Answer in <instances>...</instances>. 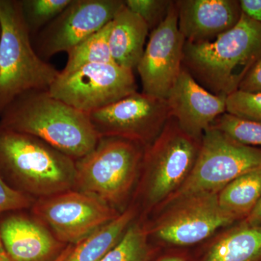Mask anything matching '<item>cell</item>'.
<instances>
[{"instance_id": "obj_18", "label": "cell", "mask_w": 261, "mask_h": 261, "mask_svg": "<svg viewBox=\"0 0 261 261\" xmlns=\"http://www.w3.org/2000/svg\"><path fill=\"white\" fill-rule=\"evenodd\" d=\"M204 261H261V226L233 225L211 245Z\"/></svg>"}, {"instance_id": "obj_12", "label": "cell", "mask_w": 261, "mask_h": 261, "mask_svg": "<svg viewBox=\"0 0 261 261\" xmlns=\"http://www.w3.org/2000/svg\"><path fill=\"white\" fill-rule=\"evenodd\" d=\"M218 194H196L171 203L152 229L156 238L171 245L187 246L203 241L220 228L238 224L220 205Z\"/></svg>"}, {"instance_id": "obj_32", "label": "cell", "mask_w": 261, "mask_h": 261, "mask_svg": "<svg viewBox=\"0 0 261 261\" xmlns=\"http://www.w3.org/2000/svg\"><path fill=\"white\" fill-rule=\"evenodd\" d=\"M0 261H13L5 250L1 238H0Z\"/></svg>"}, {"instance_id": "obj_31", "label": "cell", "mask_w": 261, "mask_h": 261, "mask_svg": "<svg viewBox=\"0 0 261 261\" xmlns=\"http://www.w3.org/2000/svg\"><path fill=\"white\" fill-rule=\"evenodd\" d=\"M73 245H67V246L65 247L64 250H63V252H62L56 259H54V260L51 261H64L65 258H66V257H68V255H69L72 249H73Z\"/></svg>"}, {"instance_id": "obj_5", "label": "cell", "mask_w": 261, "mask_h": 261, "mask_svg": "<svg viewBox=\"0 0 261 261\" xmlns=\"http://www.w3.org/2000/svg\"><path fill=\"white\" fill-rule=\"evenodd\" d=\"M145 146L118 138H99L93 150L75 161L74 190L94 196L121 212L142 169Z\"/></svg>"}, {"instance_id": "obj_34", "label": "cell", "mask_w": 261, "mask_h": 261, "mask_svg": "<svg viewBox=\"0 0 261 261\" xmlns=\"http://www.w3.org/2000/svg\"><path fill=\"white\" fill-rule=\"evenodd\" d=\"M0 34H1V27H0Z\"/></svg>"}, {"instance_id": "obj_22", "label": "cell", "mask_w": 261, "mask_h": 261, "mask_svg": "<svg viewBox=\"0 0 261 261\" xmlns=\"http://www.w3.org/2000/svg\"><path fill=\"white\" fill-rule=\"evenodd\" d=\"M73 0H20L24 21L30 35H37Z\"/></svg>"}, {"instance_id": "obj_10", "label": "cell", "mask_w": 261, "mask_h": 261, "mask_svg": "<svg viewBox=\"0 0 261 261\" xmlns=\"http://www.w3.org/2000/svg\"><path fill=\"white\" fill-rule=\"evenodd\" d=\"M89 117L99 138L118 137L145 147L171 118L166 99L138 92L89 113Z\"/></svg>"}, {"instance_id": "obj_28", "label": "cell", "mask_w": 261, "mask_h": 261, "mask_svg": "<svg viewBox=\"0 0 261 261\" xmlns=\"http://www.w3.org/2000/svg\"><path fill=\"white\" fill-rule=\"evenodd\" d=\"M238 90L249 93L261 92V59L254 65L253 68L247 73Z\"/></svg>"}, {"instance_id": "obj_13", "label": "cell", "mask_w": 261, "mask_h": 261, "mask_svg": "<svg viewBox=\"0 0 261 261\" xmlns=\"http://www.w3.org/2000/svg\"><path fill=\"white\" fill-rule=\"evenodd\" d=\"M185 39L178 25V9L173 1L167 16L151 32L137 69L142 92L166 99L183 67Z\"/></svg>"}, {"instance_id": "obj_20", "label": "cell", "mask_w": 261, "mask_h": 261, "mask_svg": "<svg viewBox=\"0 0 261 261\" xmlns=\"http://www.w3.org/2000/svg\"><path fill=\"white\" fill-rule=\"evenodd\" d=\"M218 197L221 207L238 222L246 219L261 197V166L233 179Z\"/></svg>"}, {"instance_id": "obj_19", "label": "cell", "mask_w": 261, "mask_h": 261, "mask_svg": "<svg viewBox=\"0 0 261 261\" xmlns=\"http://www.w3.org/2000/svg\"><path fill=\"white\" fill-rule=\"evenodd\" d=\"M134 207L125 209L109 223L97 228L73 249L64 261H101L119 243L135 219Z\"/></svg>"}, {"instance_id": "obj_14", "label": "cell", "mask_w": 261, "mask_h": 261, "mask_svg": "<svg viewBox=\"0 0 261 261\" xmlns=\"http://www.w3.org/2000/svg\"><path fill=\"white\" fill-rule=\"evenodd\" d=\"M166 101L171 118L197 140H201L204 132L226 113V97L211 93L184 66Z\"/></svg>"}, {"instance_id": "obj_21", "label": "cell", "mask_w": 261, "mask_h": 261, "mask_svg": "<svg viewBox=\"0 0 261 261\" xmlns=\"http://www.w3.org/2000/svg\"><path fill=\"white\" fill-rule=\"evenodd\" d=\"M111 29L112 21L68 51L66 65L61 73H70L85 65L114 63L109 47Z\"/></svg>"}, {"instance_id": "obj_8", "label": "cell", "mask_w": 261, "mask_h": 261, "mask_svg": "<svg viewBox=\"0 0 261 261\" xmlns=\"http://www.w3.org/2000/svg\"><path fill=\"white\" fill-rule=\"evenodd\" d=\"M134 70L116 63H93L60 73L48 89L50 95L87 114L137 92Z\"/></svg>"}, {"instance_id": "obj_16", "label": "cell", "mask_w": 261, "mask_h": 261, "mask_svg": "<svg viewBox=\"0 0 261 261\" xmlns=\"http://www.w3.org/2000/svg\"><path fill=\"white\" fill-rule=\"evenodd\" d=\"M0 238L13 261H51L65 249L45 225L21 215L2 221Z\"/></svg>"}, {"instance_id": "obj_30", "label": "cell", "mask_w": 261, "mask_h": 261, "mask_svg": "<svg viewBox=\"0 0 261 261\" xmlns=\"http://www.w3.org/2000/svg\"><path fill=\"white\" fill-rule=\"evenodd\" d=\"M242 221L250 226H261V197L252 212Z\"/></svg>"}, {"instance_id": "obj_3", "label": "cell", "mask_w": 261, "mask_h": 261, "mask_svg": "<svg viewBox=\"0 0 261 261\" xmlns=\"http://www.w3.org/2000/svg\"><path fill=\"white\" fill-rule=\"evenodd\" d=\"M0 169L31 197L74 190V160L40 139L1 127Z\"/></svg>"}, {"instance_id": "obj_2", "label": "cell", "mask_w": 261, "mask_h": 261, "mask_svg": "<svg viewBox=\"0 0 261 261\" xmlns=\"http://www.w3.org/2000/svg\"><path fill=\"white\" fill-rule=\"evenodd\" d=\"M261 59V23L243 14L239 23L212 42H185L183 66L197 83L227 97Z\"/></svg>"}, {"instance_id": "obj_26", "label": "cell", "mask_w": 261, "mask_h": 261, "mask_svg": "<svg viewBox=\"0 0 261 261\" xmlns=\"http://www.w3.org/2000/svg\"><path fill=\"white\" fill-rule=\"evenodd\" d=\"M128 9L139 15L152 32L167 16L172 0H124Z\"/></svg>"}, {"instance_id": "obj_9", "label": "cell", "mask_w": 261, "mask_h": 261, "mask_svg": "<svg viewBox=\"0 0 261 261\" xmlns=\"http://www.w3.org/2000/svg\"><path fill=\"white\" fill-rule=\"evenodd\" d=\"M32 207L36 218L67 245H76L121 214L94 196L76 190L38 199Z\"/></svg>"}, {"instance_id": "obj_27", "label": "cell", "mask_w": 261, "mask_h": 261, "mask_svg": "<svg viewBox=\"0 0 261 261\" xmlns=\"http://www.w3.org/2000/svg\"><path fill=\"white\" fill-rule=\"evenodd\" d=\"M34 199L5 183L0 169V214L7 211L23 210L34 205Z\"/></svg>"}, {"instance_id": "obj_11", "label": "cell", "mask_w": 261, "mask_h": 261, "mask_svg": "<svg viewBox=\"0 0 261 261\" xmlns=\"http://www.w3.org/2000/svg\"><path fill=\"white\" fill-rule=\"evenodd\" d=\"M124 5V0H73L36 35V53L44 61L68 53L112 21Z\"/></svg>"}, {"instance_id": "obj_7", "label": "cell", "mask_w": 261, "mask_h": 261, "mask_svg": "<svg viewBox=\"0 0 261 261\" xmlns=\"http://www.w3.org/2000/svg\"><path fill=\"white\" fill-rule=\"evenodd\" d=\"M261 166V148L243 145L211 126L201 139L200 150L189 177L166 203L200 193H219L240 175Z\"/></svg>"}, {"instance_id": "obj_25", "label": "cell", "mask_w": 261, "mask_h": 261, "mask_svg": "<svg viewBox=\"0 0 261 261\" xmlns=\"http://www.w3.org/2000/svg\"><path fill=\"white\" fill-rule=\"evenodd\" d=\"M226 106L228 114L261 124V92L237 91L226 97Z\"/></svg>"}, {"instance_id": "obj_33", "label": "cell", "mask_w": 261, "mask_h": 261, "mask_svg": "<svg viewBox=\"0 0 261 261\" xmlns=\"http://www.w3.org/2000/svg\"><path fill=\"white\" fill-rule=\"evenodd\" d=\"M160 261H186V260H185V259L181 258V257H180L172 256V257H165V258H163V259H162V260H161Z\"/></svg>"}, {"instance_id": "obj_23", "label": "cell", "mask_w": 261, "mask_h": 261, "mask_svg": "<svg viewBox=\"0 0 261 261\" xmlns=\"http://www.w3.org/2000/svg\"><path fill=\"white\" fill-rule=\"evenodd\" d=\"M147 238L143 226L132 223L119 243L101 261H147Z\"/></svg>"}, {"instance_id": "obj_15", "label": "cell", "mask_w": 261, "mask_h": 261, "mask_svg": "<svg viewBox=\"0 0 261 261\" xmlns=\"http://www.w3.org/2000/svg\"><path fill=\"white\" fill-rule=\"evenodd\" d=\"M178 25L185 42H212L243 15L240 0H176Z\"/></svg>"}, {"instance_id": "obj_24", "label": "cell", "mask_w": 261, "mask_h": 261, "mask_svg": "<svg viewBox=\"0 0 261 261\" xmlns=\"http://www.w3.org/2000/svg\"><path fill=\"white\" fill-rule=\"evenodd\" d=\"M224 132L233 140L261 148V124L245 121L225 113L219 116L212 126Z\"/></svg>"}, {"instance_id": "obj_17", "label": "cell", "mask_w": 261, "mask_h": 261, "mask_svg": "<svg viewBox=\"0 0 261 261\" xmlns=\"http://www.w3.org/2000/svg\"><path fill=\"white\" fill-rule=\"evenodd\" d=\"M149 31L145 22L124 5L112 20L109 47L113 62L127 69L137 68Z\"/></svg>"}, {"instance_id": "obj_6", "label": "cell", "mask_w": 261, "mask_h": 261, "mask_svg": "<svg viewBox=\"0 0 261 261\" xmlns=\"http://www.w3.org/2000/svg\"><path fill=\"white\" fill-rule=\"evenodd\" d=\"M200 142L185 133L174 118L168 119L144 152L142 192L147 207L166 202L183 185L195 166Z\"/></svg>"}, {"instance_id": "obj_29", "label": "cell", "mask_w": 261, "mask_h": 261, "mask_svg": "<svg viewBox=\"0 0 261 261\" xmlns=\"http://www.w3.org/2000/svg\"><path fill=\"white\" fill-rule=\"evenodd\" d=\"M244 14L261 23V0H240Z\"/></svg>"}, {"instance_id": "obj_1", "label": "cell", "mask_w": 261, "mask_h": 261, "mask_svg": "<svg viewBox=\"0 0 261 261\" xmlns=\"http://www.w3.org/2000/svg\"><path fill=\"white\" fill-rule=\"evenodd\" d=\"M0 127L40 139L75 161L93 150L99 139L89 114L48 90L29 91L13 99L0 115Z\"/></svg>"}, {"instance_id": "obj_4", "label": "cell", "mask_w": 261, "mask_h": 261, "mask_svg": "<svg viewBox=\"0 0 261 261\" xmlns=\"http://www.w3.org/2000/svg\"><path fill=\"white\" fill-rule=\"evenodd\" d=\"M0 115L13 99L31 90H48L61 71L33 47L20 0H0Z\"/></svg>"}]
</instances>
